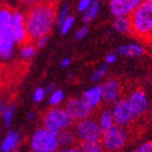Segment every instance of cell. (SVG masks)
I'll list each match as a JSON object with an SVG mask.
<instances>
[{
	"instance_id": "6da1fadb",
	"label": "cell",
	"mask_w": 152,
	"mask_h": 152,
	"mask_svg": "<svg viewBox=\"0 0 152 152\" xmlns=\"http://www.w3.org/2000/svg\"><path fill=\"white\" fill-rule=\"evenodd\" d=\"M56 0L32 5L26 14V26L29 41L34 42L38 37L49 35L56 23Z\"/></svg>"
},
{
	"instance_id": "7a4b0ae2",
	"label": "cell",
	"mask_w": 152,
	"mask_h": 152,
	"mask_svg": "<svg viewBox=\"0 0 152 152\" xmlns=\"http://www.w3.org/2000/svg\"><path fill=\"white\" fill-rule=\"evenodd\" d=\"M132 35L144 42H152V0H142L130 15Z\"/></svg>"
},
{
	"instance_id": "3957f363",
	"label": "cell",
	"mask_w": 152,
	"mask_h": 152,
	"mask_svg": "<svg viewBox=\"0 0 152 152\" xmlns=\"http://www.w3.org/2000/svg\"><path fill=\"white\" fill-rule=\"evenodd\" d=\"M13 10L10 7H0V60L8 61L15 51V37L12 30Z\"/></svg>"
},
{
	"instance_id": "277c9868",
	"label": "cell",
	"mask_w": 152,
	"mask_h": 152,
	"mask_svg": "<svg viewBox=\"0 0 152 152\" xmlns=\"http://www.w3.org/2000/svg\"><path fill=\"white\" fill-rule=\"evenodd\" d=\"M75 120L72 117L68 114L65 107H51L44 113L42 117V124L43 127L51 130L53 132L63 131V130L70 129L74 126Z\"/></svg>"
},
{
	"instance_id": "5b68a950",
	"label": "cell",
	"mask_w": 152,
	"mask_h": 152,
	"mask_svg": "<svg viewBox=\"0 0 152 152\" xmlns=\"http://www.w3.org/2000/svg\"><path fill=\"white\" fill-rule=\"evenodd\" d=\"M30 150L33 152H56L60 149L56 132L45 127L38 128L32 134L29 142Z\"/></svg>"
},
{
	"instance_id": "8992f818",
	"label": "cell",
	"mask_w": 152,
	"mask_h": 152,
	"mask_svg": "<svg viewBox=\"0 0 152 152\" xmlns=\"http://www.w3.org/2000/svg\"><path fill=\"white\" fill-rule=\"evenodd\" d=\"M129 140V133L127 128L120 126H113L110 129L102 132L101 145L104 151H119L126 147Z\"/></svg>"
},
{
	"instance_id": "52a82bcc",
	"label": "cell",
	"mask_w": 152,
	"mask_h": 152,
	"mask_svg": "<svg viewBox=\"0 0 152 152\" xmlns=\"http://www.w3.org/2000/svg\"><path fill=\"white\" fill-rule=\"evenodd\" d=\"M74 133L78 142L82 140H100L102 136V130L100 129L98 121L91 117L77 121L74 126Z\"/></svg>"
},
{
	"instance_id": "ba28073f",
	"label": "cell",
	"mask_w": 152,
	"mask_h": 152,
	"mask_svg": "<svg viewBox=\"0 0 152 152\" xmlns=\"http://www.w3.org/2000/svg\"><path fill=\"white\" fill-rule=\"evenodd\" d=\"M127 101L129 104L135 119H138L147 113L149 109L150 102L146 91L142 88H135L127 97Z\"/></svg>"
},
{
	"instance_id": "9c48e42d",
	"label": "cell",
	"mask_w": 152,
	"mask_h": 152,
	"mask_svg": "<svg viewBox=\"0 0 152 152\" xmlns=\"http://www.w3.org/2000/svg\"><path fill=\"white\" fill-rule=\"evenodd\" d=\"M112 111L114 115L115 124L117 126L128 128L134 120H136L126 98H120L119 100H117L113 104Z\"/></svg>"
},
{
	"instance_id": "30bf717a",
	"label": "cell",
	"mask_w": 152,
	"mask_h": 152,
	"mask_svg": "<svg viewBox=\"0 0 152 152\" xmlns=\"http://www.w3.org/2000/svg\"><path fill=\"white\" fill-rule=\"evenodd\" d=\"M64 107L75 121H79L84 118L91 117L94 111L82 98H69L66 101Z\"/></svg>"
},
{
	"instance_id": "8fae6325",
	"label": "cell",
	"mask_w": 152,
	"mask_h": 152,
	"mask_svg": "<svg viewBox=\"0 0 152 152\" xmlns=\"http://www.w3.org/2000/svg\"><path fill=\"white\" fill-rule=\"evenodd\" d=\"M12 30L17 45H23L29 41L28 31L26 26V15L18 10H13Z\"/></svg>"
},
{
	"instance_id": "7c38bea8",
	"label": "cell",
	"mask_w": 152,
	"mask_h": 152,
	"mask_svg": "<svg viewBox=\"0 0 152 152\" xmlns=\"http://www.w3.org/2000/svg\"><path fill=\"white\" fill-rule=\"evenodd\" d=\"M102 86V97L103 101L107 104H114L117 100L121 98L122 86L118 79L111 78L107 79L101 84Z\"/></svg>"
},
{
	"instance_id": "4fadbf2b",
	"label": "cell",
	"mask_w": 152,
	"mask_h": 152,
	"mask_svg": "<svg viewBox=\"0 0 152 152\" xmlns=\"http://www.w3.org/2000/svg\"><path fill=\"white\" fill-rule=\"evenodd\" d=\"M142 0H111L110 1V11L114 17L127 16L130 17L135 9L140 5Z\"/></svg>"
},
{
	"instance_id": "5bb4252c",
	"label": "cell",
	"mask_w": 152,
	"mask_h": 152,
	"mask_svg": "<svg viewBox=\"0 0 152 152\" xmlns=\"http://www.w3.org/2000/svg\"><path fill=\"white\" fill-rule=\"evenodd\" d=\"M81 98L95 111L97 107H99L101 102H103L101 84H96L94 86L87 88L86 91H84L82 93Z\"/></svg>"
},
{
	"instance_id": "9a60e30c",
	"label": "cell",
	"mask_w": 152,
	"mask_h": 152,
	"mask_svg": "<svg viewBox=\"0 0 152 152\" xmlns=\"http://www.w3.org/2000/svg\"><path fill=\"white\" fill-rule=\"evenodd\" d=\"M23 140L20 132L15 131V130H11L7 133L4 138L1 142L0 145V151L2 152H11L14 150H17L19 148Z\"/></svg>"
},
{
	"instance_id": "2e32d148",
	"label": "cell",
	"mask_w": 152,
	"mask_h": 152,
	"mask_svg": "<svg viewBox=\"0 0 152 152\" xmlns=\"http://www.w3.org/2000/svg\"><path fill=\"white\" fill-rule=\"evenodd\" d=\"M116 53L120 56H124V58H137V56H144L145 48L140 44H124L117 48Z\"/></svg>"
},
{
	"instance_id": "e0dca14e",
	"label": "cell",
	"mask_w": 152,
	"mask_h": 152,
	"mask_svg": "<svg viewBox=\"0 0 152 152\" xmlns=\"http://www.w3.org/2000/svg\"><path fill=\"white\" fill-rule=\"evenodd\" d=\"M58 145H60V149L64 151L65 149L72 146H76V135H75L74 131H71L70 129L63 130V131L58 133Z\"/></svg>"
},
{
	"instance_id": "ac0fdd59",
	"label": "cell",
	"mask_w": 152,
	"mask_h": 152,
	"mask_svg": "<svg viewBox=\"0 0 152 152\" xmlns=\"http://www.w3.org/2000/svg\"><path fill=\"white\" fill-rule=\"evenodd\" d=\"M98 124L100 129L102 130V132L105 131V130L110 129L113 126H115V119H114V115H113V111L112 109H104L100 112V114L98 116Z\"/></svg>"
},
{
	"instance_id": "d6986e66",
	"label": "cell",
	"mask_w": 152,
	"mask_h": 152,
	"mask_svg": "<svg viewBox=\"0 0 152 152\" xmlns=\"http://www.w3.org/2000/svg\"><path fill=\"white\" fill-rule=\"evenodd\" d=\"M114 30L121 34H132V27L130 17L127 16H118L115 17L113 21Z\"/></svg>"
},
{
	"instance_id": "ffe728a7",
	"label": "cell",
	"mask_w": 152,
	"mask_h": 152,
	"mask_svg": "<svg viewBox=\"0 0 152 152\" xmlns=\"http://www.w3.org/2000/svg\"><path fill=\"white\" fill-rule=\"evenodd\" d=\"M99 11H100V3H99V1L98 0H93L91 7L85 12L82 13L83 14L82 19H83L84 23H91V21H94L97 16H98Z\"/></svg>"
},
{
	"instance_id": "44dd1931",
	"label": "cell",
	"mask_w": 152,
	"mask_h": 152,
	"mask_svg": "<svg viewBox=\"0 0 152 152\" xmlns=\"http://www.w3.org/2000/svg\"><path fill=\"white\" fill-rule=\"evenodd\" d=\"M79 151L83 152H101L103 151L100 140H82L79 142Z\"/></svg>"
},
{
	"instance_id": "7402d4cb",
	"label": "cell",
	"mask_w": 152,
	"mask_h": 152,
	"mask_svg": "<svg viewBox=\"0 0 152 152\" xmlns=\"http://www.w3.org/2000/svg\"><path fill=\"white\" fill-rule=\"evenodd\" d=\"M36 46L34 44V42L28 41L27 43L23 44L19 50V56L23 58V61H29L32 58H34L36 53Z\"/></svg>"
},
{
	"instance_id": "603a6c76",
	"label": "cell",
	"mask_w": 152,
	"mask_h": 152,
	"mask_svg": "<svg viewBox=\"0 0 152 152\" xmlns=\"http://www.w3.org/2000/svg\"><path fill=\"white\" fill-rule=\"evenodd\" d=\"M65 98V94L62 89H54L50 95H49V103L51 107H58L61 105Z\"/></svg>"
},
{
	"instance_id": "cb8c5ba5",
	"label": "cell",
	"mask_w": 152,
	"mask_h": 152,
	"mask_svg": "<svg viewBox=\"0 0 152 152\" xmlns=\"http://www.w3.org/2000/svg\"><path fill=\"white\" fill-rule=\"evenodd\" d=\"M14 113H15V107L14 105H9L7 111L1 115L3 119V127H4L5 130L10 129L13 121V118H14Z\"/></svg>"
},
{
	"instance_id": "d4e9b609",
	"label": "cell",
	"mask_w": 152,
	"mask_h": 152,
	"mask_svg": "<svg viewBox=\"0 0 152 152\" xmlns=\"http://www.w3.org/2000/svg\"><path fill=\"white\" fill-rule=\"evenodd\" d=\"M107 74V64H102L96 69V70L91 74V80L93 82H98L99 80H101L105 77V75Z\"/></svg>"
},
{
	"instance_id": "484cf974",
	"label": "cell",
	"mask_w": 152,
	"mask_h": 152,
	"mask_svg": "<svg viewBox=\"0 0 152 152\" xmlns=\"http://www.w3.org/2000/svg\"><path fill=\"white\" fill-rule=\"evenodd\" d=\"M74 23H75V17L72 15H68L67 17L65 18V20L61 23V26L58 27L60 28V31L63 35L67 34L69 31L71 30V28L74 27Z\"/></svg>"
},
{
	"instance_id": "4316f807",
	"label": "cell",
	"mask_w": 152,
	"mask_h": 152,
	"mask_svg": "<svg viewBox=\"0 0 152 152\" xmlns=\"http://www.w3.org/2000/svg\"><path fill=\"white\" fill-rule=\"evenodd\" d=\"M69 15V5L68 4H65L63 5L60 10L56 12V25L58 27L61 26V23L65 20V18Z\"/></svg>"
},
{
	"instance_id": "83f0119b",
	"label": "cell",
	"mask_w": 152,
	"mask_h": 152,
	"mask_svg": "<svg viewBox=\"0 0 152 152\" xmlns=\"http://www.w3.org/2000/svg\"><path fill=\"white\" fill-rule=\"evenodd\" d=\"M47 96V93L45 91V87H37V88L34 89L32 95L33 101L36 102V103H39L45 99V97Z\"/></svg>"
},
{
	"instance_id": "f1b7e54d",
	"label": "cell",
	"mask_w": 152,
	"mask_h": 152,
	"mask_svg": "<svg viewBox=\"0 0 152 152\" xmlns=\"http://www.w3.org/2000/svg\"><path fill=\"white\" fill-rule=\"evenodd\" d=\"M88 32H89L88 27H86V26L81 27V28H79L76 31V33H75V38H76L77 41H81V39H83V38H85L88 35Z\"/></svg>"
},
{
	"instance_id": "f546056e",
	"label": "cell",
	"mask_w": 152,
	"mask_h": 152,
	"mask_svg": "<svg viewBox=\"0 0 152 152\" xmlns=\"http://www.w3.org/2000/svg\"><path fill=\"white\" fill-rule=\"evenodd\" d=\"M135 151L137 152H152V140L142 142L135 148Z\"/></svg>"
},
{
	"instance_id": "4dcf8cb0",
	"label": "cell",
	"mask_w": 152,
	"mask_h": 152,
	"mask_svg": "<svg viewBox=\"0 0 152 152\" xmlns=\"http://www.w3.org/2000/svg\"><path fill=\"white\" fill-rule=\"evenodd\" d=\"M48 42H49V35H45V36H41V37H38L37 39H35L34 44H35L37 49H42V48H44V47H46V45L48 44Z\"/></svg>"
},
{
	"instance_id": "1f68e13d",
	"label": "cell",
	"mask_w": 152,
	"mask_h": 152,
	"mask_svg": "<svg viewBox=\"0 0 152 152\" xmlns=\"http://www.w3.org/2000/svg\"><path fill=\"white\" fill-rule=\"evenodd\" d=\"M93 0H79L78 2V11L80 13H83L91 7Z\"/></svg>"
},
{
	"instance_id": "d6a6232c",
	"label": "cell",
	"mask_w": 152,
	"mask_h": 152,
	"mask_svg": "<svg viewBox=\"0 0 152 152\" xmlns=\"http://www.w3.org/2000/svg\"><path fill=\"white\" fill-rule=\"evenodd\" d=\"M117 61V54L116 53H109L105 56V63L109 64H114Z\"/></svg>"
},
{
	"instance_id": "836d02e7",
	"label": "cell",
	"mask_w": 152,
	"mask_h": 152,
	"mask_svg": "<svg viewBox=\"0 0 152 152\" xmlns=\"http://www.w3.org/2000/svg\"><path fill=\"white\" fill-rule=\"evenodd\" d=\"M23 3L28 5H35V4H38V3H43V2H46V1H48V0H21Z\"/></svg>"
},
{
	"instance_id": "e575fe53",
	"label": "cell",
	"mask_w": 152,
	"mask_h": 152,
	"mask_svg": "<svg viewBox=\"0 0 152 152\" xmlns=\"http://www.w3.org/2000/svg\"><path fill=\"white\" fill-rule=\"evenodd\" d=\"M70 63H71V58L69 56H66V58H64L61 61V67L62 68H67L70 65Z\"/></svg>"
},
{
	"instance_id": "d590c367",
	"label": "cell",
	"mask_w": 152,
	"mask_h": 152,
	"mask_svg": "<svg viewBox=\"0 0 152 152\" xmlns=\"http://www.w3.org/2000/svg\"><path fill=\"white\" fill-rule=\"evenodd\" d=\"M8 107H9V104L7 103L5 101H3V100H1V101H0V115H2L3 113L7 111Z\"/></svg>"
},
{
	"instance_id": "8d00e7d4",
	"label": "cell",
	"mask_w": 152,
	"mask_h": 152,
	"mask_svg": "<svg viewBox=\"0 0 152 152\" xmlns=\"http://www.w3.org/2000/svg\"><path fill=\"white\" fill-rule=\"evenodd\" d=\"M54 89H56V85H54L53 83H49L48 85L45 87V91H46V93H47V95H50Z\"/></svg>"
},
{
	"instance_id": "74e56055",
	"label": "cell",
	"mask_w": 152,
	"mask_h": 152,
	"mask_svg": "<svg viewBox=\"0 0 152 152\" xmlns=\"http://www.w3.org/2000/svg\"><path fill=\"white\" fill-rule=\"evenodd\" d=\"M36 118V114H35V112L34 111H31L29 112V114H28V120L29 121H34Z\"/></svg>"
},
{
	"instance_id": "f35d334b",
	"label": "cell",
	"mask_w": 152,
	"mask_h": 152,
	"mask_svg": "<svg viewBox=\"0 0 152 152\" xmlns=\"http://www.w3.org/2000/svg\"><path fill=\"white\" fill-rule=\"evenodd\" d=\"M151 119H152V102H151Z\"/></svg>"
}]
</instances>
